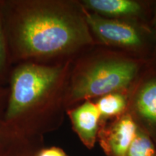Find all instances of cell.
Returning <instances> with one entry per match:
<instances>
[{"label":"cell","instance_id":"6da1fadb","mask_svg":"<svg viewBox=\"0 0 156 156\" xmlns=\"http://www.w3.org/2000/svg\"><path fill=\"white\" fill-rule=\"evenodd\" d=\"M4 33L13 65L72 59L94 43L81 4L64 0H0Z\"/></svg>","mask_w":156,"mask_h":156},{"label":"cell","instance_id":"7a4b0ae2","mask_svg":"<svg viewBox=\"0 0 156 156\" xmlns=\"http://www.w3.org/2000/svg\"><path fill=\"white\" fill-rule=\"evenodd\" d=\"M72 61L26 62L13 65L2 122L20 137L30 140L62 119Z\"/></svg>","mask_w":156,"mask_h":156},{"label":"cell","instance_id":"3957f363","mask_svg":"<svg viewBox=\"0 0 156 156\" xmlns=\"http://www.w3.org/2000/svg\"><path fill=\"white\" fill-rule=\"evenodd\" d=\"M140 60L109 53L98 54L72 66L64 98L66 110L80 101L112 93H123L134 87L139 78Z\"/></svg>","mask_w":156,"mask_h":156},{"label":"cell","instance_id":"277c9868","mask_svg":"<svg viewBox=\"0 0 156 156\" xmlns=\"http://www.w3.org/2000/svg\"><path fill=\"white\" fill-rule=\"evenodd\" d=\"M83 7V6H82ZM91 34L106 46L141 52L146 45V29L132 21L107 18L83 8Z\"/></svg>","mask_w":156,"mask_h":156},{"label":"cell","instance_id":"5b68a950","mask_svg":"<svg viewBox=\"0 0 156 156\" xmlns=\"http://www.w3.org/2000/svg\"><path fill=\"white\" fill-rule=\"evenodd\" d=\"M136 84L128 101L129 113L148 128L156 129V69L150 70Z\"/></svg>","mask_w":156,"mask_h":156},{"label":"cell","instance_id":"8992f818","mask_svg":"<svg viewBox=\"0 0 156 156\" xmlns=\"http://www.w3.org/2000/svg\"><path fill=\"white\" fill-rule=\"evenodd\" d=\"M137 123L129 112L117 117L108 128L98 132L101 145L108 156H125L135 137Z\"/></svg>","mask_w":156,"mask_h":156},{"label":"cell","instance_id":"52a82bcc","mask_svg":"<svg viewBox=\"0 0 156 156\" xmlns=\"http://www.w3.org/2000/svg\"><path fill=\"white\" fill-rule=\"evenodd\" d=\"M75 132L87 148L95 145L100 125L101 115L95 103L85 101L77 107L66 110Z\"/></svg>","mask_w":156,"mask_h":156},{"label":"cell","instance_id":"ba28073f","mask_svg":"<svg viewBox=\"0 0 156 156\" xmlns=\"http://www.w3.org/2000/svg\"><path fill=\"white\" fill-rule=\"evenodd\" d=\"M80 4L87 11L117 20L137 19L145 10L143 3L134 0H84Z\"/></svg>","mask_w":156,"mask_h":156},{"label":"cell","instance_id":"9c48e42d","mask_svg":"<svg viewBox=\"0 0 156 156\" xmlns=\"http://www.w3.org/2000/svg\"><path fill=\"white\" fill-rule=\"evenodd\" d=\"M126 93H112L99 98L95 103L101 115V119H109L122 116L128 108Z\"/></svg>","mask_w":156,"mask_h":156},{"label":"cell","instance_id":"30bf717a","mask_svg":"<svg viewBox=\"0 0 156 156\" xmlns=\"http://www.w3.org/2000/svg\"><path fill=\"white\" fill-rule=\"evenodd\" d=\"M155 147L151 136L143 129L138 126L135 137L125 156H155Z\"/></svg>","mask_w":156,"mask_h":156},{"label":"cell","instance_id":"8fae6325","mask_svg":"<svg viewBox=\"0 0 156 156\" xmlns=\"http://www.w3.org/2000/svg\"><path fill=\"white\" fill-rule=\"evenodd\" d=\"M13 67L7 41L4 33L0 8V87H7L9 74Z\"/></svg>","mask_w":156,"mask_h":156},{"label":"cell","instance_id":"7c38bea8","mask_svg":"<svg viewBox=\"0 0 156 156\" xmlns=\"http://www.w3.org/2000/svg\"><path fill=\"white\" fill-rule=\"evenodd\" d=\"M22 140L24 139L17 136L0 120V155L8 151Z\"/></svg>","mask_w":156,"mask_h":156},{"label":"cell","instance_id":"4fadbf2b","mask_svg":"<svg viewBox=\"0 0 156 156\" xmlns=\"http://www.w3.org/2000/svg\"><path fill=\"white\" fill-rule=\"evenodd\" d=\"M30 149V140L24 139L0 156H31Z\"/></svg>","mask_w":156,"mask_h":156},{"label":"cell","instance_id":"5bb4252c","mask_svg":"<svg viewBox=\"0 0 156 156\" xmlns=\"http://www.w3.org/2000/svg\"><path fill=\"white\" fill-rule=\"evenodd\" d=\"M36 156H68L63 150L59 147H51L44 148L37 153Z\"/></svg>","mask_w":156,"mask_h":156},{"label":"cell","instance_id":"9a60e30c","mask_svg":"<svg viewBox=\"0 0 156 156\" xmlns=\"http://www.w3.org/2000/svg\"><path fill=\"white\" fill-rule=\"evenodd\" d=\"M8 96V88L7 87H0V120L2 121V117L7 103Z\"/></svg>","mask_w":156,"mask_h":156},{"label":"cell","instance_id":"2e32d148","mask_svg":"<svg viewBox=\"0 0 156 156\" xmlns=\"http://www.w3.org/2000/svg\"><path fill=\"white\" fill-rule=\"evenodd\" d=\"M154 28H155V46L153 50L154 58L156 60V7L155 10V16H154Z\"/></svg>","mask_w":156,"mask_h":156}]
</instances>
